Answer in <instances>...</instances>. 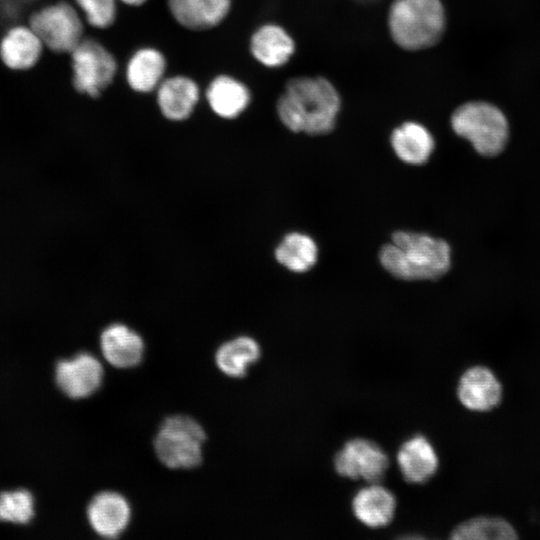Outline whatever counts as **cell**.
I'll use <instances>...</instances> for the list:
<instances>
[{
  "label": "cell",
  "mask_w": 540,
  "mask_h": 540,
  "mask_svg": "<svg viewBox=\"0 0 540 540\" xmlns=\"http://www.w3.org/2000/svg\"><path fill=\"white\" fill-rule=\"evenodd\" d=\"M340 98L324 78L291 79L277 102L281 122L293 132L309 135L329 133L335 126Z\"/></svg>",
  "instance_id": "1"
},
{
  "label": "cell",
  "mask_w": 540,
  "mask_h": 540,
  "mask_svg": "<svg viewBox=\"0 0 540 540\" xmlns=\"http://www.w3.org/2000/svg\"><path fill=\"white\" fill-rule=\"evenodd\" d=\"M381 265L401 280H437L451 267V248L440 238L419 232L396 231L379 253Z\"/></svg>",
  "instance_id": "2"
},
{
  "label": "cell",
  "mask_w": 540,
  "mask_h": 540,
  "mask_svg": "<svg viewBox=\"0 0 540 540\" xmlns=\"http://www.w3.org/2000/svg\"><path fill=\"white\" fill-rule=\"evenodd\" d=\"M388 23L396 44L407 50L425 49L442 37L445 12L440 0H395Z\"/></svg>",
  "instance_id": "3"
},
{
  "label": "cell",
  "mask_w": 540,
  "mask_h": 540,
  "mask_svg": "<svg viewBox=\"0 0 540 540\" xmlns=\"http://www.w3.org/2000/svg\"><path fill=\"white\" fill-rule=\"evenodd\" d=\"M451 126L481 156H497L508 143L507 118L498 107L488 102L472 101L459 106L451 116Z\"/></svg>",
  "instance_id": "4"
},
{
  "label": "cell",
  "mask_w": 540,
  "mask_h": 540,
  "mask_svg": "<svg viewBox=\"0 0 540 540\" xmlns=\"http://www.w3.org/2000/svg\"><path fill=\"white\" fill-rule=\"evenodd\" d=\"M206 434L202 426L186 415L166 418L154 439L158 459L171 469H192L203 459Z\"/></svg>",
  "instance_id": "5"
},
{
  "label": "cell",
  "mask_w": 540,
  "mask_h": 540,
  "mask_svg": "<svg viewBox=\"0 0 540 540\" xmlns=\"http://www.w3.org/2000/svg\"><path fill=\"white\" fill-rule=\"evenodd\" d=\"M27 22L46 51L57 55H69L84 39V19L75 4L65 0L38 6Z\"/></svg>",
  "instance_id": "6"
},
{
  "label": "cell",
  "mask_w": 540,
  "mask_h": 540,
  "mask_svg": "<svg viewBox=\"0 0 540 540\" xmlns=\"http://www.w3.org/2000/svg\"><path fill=\"white\" fill-rule=\"evenodd\" d=\"M69 57L71 83L78 93L97 98L112 84L118 64L102 43L84 38Z\"/></svg>",
  "instance_id": "7"
},
{
  "label": "cell",
  "mask_w": 540,
  "mask_h": 540,
  "mask_svg": "<svg viewBox=\"0 0 540 540\" xmlns=\"http://www.w3.org/2000/svg\"><path fill=\"white\" fill-rule=\"evenodd\" d=\"M388 464V457L380 446L363 438L349 440L334 457V468L340 476L370 483L383 478Z\"/></svg>",
  "instance_id": "8"
},
{
  "label": "cell",
  "mask_w": 540,
  "mask_h": 540,
  "mask_svg": "<svg viewBox=\"0 0 540 540\" xmlns=\"http://www.w3.org/2000/svg\"><path fill=\"white\" fill-rule=\"evenodd\" d=\"M103 376L101 362L88 352L60 360L55 367L58 388L72 399H84L93 395L100 388Z\"/></svg>",
  "instance_id": "9"
},
{
  "label": "cell",
  "mask_w": 540,
  "mask_h": 540,
  "mask_svg": "<svg viewBox=\"0 0 540 540\" xmlns=\"http://www.w3.org/2000/svg\"><path fill=\"white\" fill-rule=\"evenodd\" d=\"M45 51L41 39L28 22L12 24L0 36V61L11 71L34 69Z\"/></svg>",
  "instance_id": "10"
},
{
  "label": "cell",
  "mask_w": 540,
  "mask_h": 540,
  "mask_svg": "<svg viewBox=\"0 0 540 540\" xmlns=\"http://www.w3.org/2000/svg\"><path fill=\"white\" fill-rule=\"evenodd\" d=\"M87 519L99 536L107 539L117 538L130 523L131 507L120 493L103 491L89 502Z\"/></svg>",
  "instance_id": "11"
},
{
  "label": "cell",
  "mask_w": 540,
  "mask_h": 540,
  "mask_svg": "<svg viewBox=\"0 0 540 540\" xmlns=\"http://www.w3.org/2000/svg\"><path fill=\"white\" fill-rule=\"evenodd\" d=\"M200 100V88L185 75L164 78L156 89V102L161 115L171 122L189 119Z\"/></svg>",
  "instance_id": "12"
},
{
  "label": "cell",
  "mask_w": 540,
  "mask_h": 540,
  "mask_svg": "<svg viewBox=\"0 0 540 540\" xmlns=\"http://www.w3.org/2000/svg\"><path fill=\"white\" fill-rule=\"evenodd\" d=\"M100 348L106 361L120 369L137 366L143 358L142 336L121 322L108 324L100 334Z\"/></svg>",
  "instance_id": "13"
},
{
  "label": "cell",
  "mask_w": 540,
  "mask_h": 540,
  "mask_svg": "<svg viewBox=\"0 0 540 540\" xmlns=\"http://www.w3.org/2000/svg\"><path fill=\"white\" fill-rule=\"evenodd\" d=\"M457 396L469 410L489 411L500 403L502 386L489 368L477 365L467 369L460 377Z\"/></svg>",
  "instance_id": "14"
},
{
  "label": "cell",
  "mask_w": 540,
  "mask_h": 540,
  "mask_svg": "<svg viewBox=\"0 0 540 540\" xmlns=\"http://www.w3.org/2000/svg\"><path fill=\"white\" fill-rule=\"evenodd\" d=\"M211 111L219 118L232 120L248 107L251 95L244 83L230 75H218L208 84L205 92Z\"/></svg>",
  "instance_id": "15"
},
{
  "label": "cell",
  "mask_w": 540,
  "mask_h": 540,
  "mask_svg": "<svg viewBox=\"0 0 540 540\" xmlns=\"http://www.w3.org/2000/svg\"><path fill=\"white\" fill-rule=\"evenodd\" d=\"M397 462L404 479L413 484L427 482L438 468L436 450L423 435H415L400 446Z\"/></svg>",
  "instance_id": "16"
},
{
  "label": "cell",
  "mask_w": 540,
  "mask_h": 540,
  "mask_svg": "<svg viewBox=\"0 0 540 540\" xmlns=\"http://www.w3.org/2000/svg\"><path fill=\"white\" fill-rule=\"evenodd\" d=\"M166 69L167 60L160 50L142 47L131 55L126 64V82L135 92L151 93L164 80Z\"/></svg>",
  "instance_id": "17"
},
{
  "label": "cell",
  "mask_w": 540,
  "mask_h": 540,
  "mask_svg": "<svg viewBox=\"0 0 540 540\" xmlns=\"http://www.w3.org/2000/svg\"><path fill=\"white\" fill-rule=\"evenodd\" d=\"M352 510L362 524L371 528L383 527L388 525L394 517L396 498L384 486L373 483L355 494Z\"/></svg>",
  "instance_id": "18"
},
{
  "label": "cell",
  "mask_w": 540,
  "mask_h": 540,
  "mask_svg": "<svg viewBox=\"0 0 540 540\" xmlns=\"http://www.w3.org/2000/svg\"><path fill=\"white\" fill-rule=\"evenodd\" d=\"M391 146L401 161L411 165H422L429 160L435 148V141L423 125L405 122L393 130Z\"/></svg>",
  "instance_id": "19"
},
{
  "label": "cell",
  "mask_w": 540,
  "mask_h": 540,
  "mask_svg": "<svg viewBox=\"0 0 540 540\" xmlns=\"http://www.w3.org/2000/svg\"><path fill=\"white\" fill-rule=\"evenodd\" d=\"M250 51L253 57L264 66L279 67L293 54L294 42L281 27L266 24L253 33Z\"/></svg>",
  "instance_id": "20"
},
{
  "label": "cell",
  "mask_w": 540,
  "mask_h": 540,
  "mask_svg": "<svg viewBox=\"0 0 540 540\" xmlns=\"http://www.w3.org/2000/svg\"><path fill=\"white\" fill-rule=\"evenodd\" d=\"M261 356L258 342L249 336H238L224 342L215 353L217 367L227 376L240 378Z\"/></svg>",
  "instance_id": "21"
},
{
  "label": "cell",
  "mask_w": 540,
  "mask_h": 540,
  "mask_svg": "<svg viewBox=\"0 0 540 540\" xmlns=\"http://www.w3.org/2000/svg\"><path fill=\"white\" fill-rule=\"evenodd\" d=\"M274 254L277 262L288 270L304 273L316 264L318 248L310 236L291 232L284 236Z\"/></svg>",
  "instance_id": "22"
},
{
  "label": "cell",
  "mask_w": 540,
  "mask_h": 540,
  "mask_svg": "<svg viewBox=\"0 0 540 540\" xmlns=\"http://www.w3.org/2000/svg\"><path fill=\"white\" fill-rule=\"evenodd\" d=\"M513 526L500 517L481 516L459 524L451 534L458 540H506L515 539Z\"/></svg>",
  "instance_id": "23"
},
{
  "label": "cell",
  "mask_w": 540,
  "mask_h": 540,
  "mask_svg": "<svg viewBox=\"0 0 540 540\" xmlns=\"http://www.w3.org/2000/svg\"><path fill=\"white\" fill-rule=\"evenodd\" d=\"M34 514V497L28 490L16 489L0 493V521L28 524Z\"/></svg>",
  "instance_id": "24"
},
{
  "label": "cell",
  "mask_w": 540,
  "mask_h": 540,
  "mask_svg": "<svg viewBox=\"0 0 540 540\" xmlns=\"http://www.w3.org/2000/svg\"><path fill=\"white\" fill-rule=\"evenodd\" d=\"M167 6L181 27L192 31L208 29L204 0H167Z\"/></svg>",
  "instance_id": "25"
},
{
  "label": "cell",
  "mask_w": 540,
  "mask_h": 540,
  "mask_svg": "<svg viewBox=\"0 0 540 540\" xmlns=\"http://www.w3.org/2000/svg\"><path fill=\"white\" fill-rule=\"evenodd\" d=\"M118 0H74L84 21L96 29H107L117 17Z\"/></svg>",
  "instance_id": "26"
},
{
  "label": "cell",
  "mask_w": 540,
  "mask_h": 540,
  "mask_svg": "<svg viewBox=\"0 0 540 540\" xmlns=\"http://www.w3.org/2000/svg\"><path fill=\"white\" fill-rule=\"evenodd\" d=\"M208 29L218 26L228 16L232 0H204Z\"/></svg>",
  "instance_id": "27"
},
{
  "label": "cell",
  "mask_w": 540,
  "mask_h": 540,
  "mask_svg": "<svg viewBox=\"0 0 540 540\" xmlns=\"http://www.w3.org/2000/svg\"><path fill=\"white\" fill-rule=\"evenodd\" d=\"M118 1L131 7H139L145 4L148 0H118Z\"/></svg>",
  "instance_id": "28"
}]
</instances>
